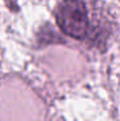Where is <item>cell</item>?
<instances>
[{
	"label": "cell",
	"instance_id": "6da1fadb",
	"mask_svg": "<svg viewBox=\"0 0 120 121\" xmlns=\"http://www.w3.org/2000/svg\"><path fill=\"white\" fill-rule=\"evenodd\" d=\"M56 19L66 35L84 40L90 31L88 8L83 0H62L56 9Z\"/></svg>",
	"mask_w": 120,
	"mask_h": 121
}]
</instances>
